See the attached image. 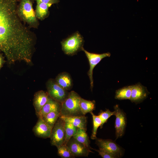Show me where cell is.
<instances>
[{"mask_svg": "<svg viewBox=\"0 0 158 158\" xmlns=\"http://www.w3.org/2000/svg\"><path fill=\"white\" fill-rule=\"evenodd\" d=\"M17 0H0V50L9 65L23 61L34 48L33 34L17 12Z\"/></svg>", "mask_w": 158, "mask_h": 158, "instance_id": "6da1fadb", "label": "cell"}, {"mask_svg": "<svg viewBox=\"0 0 158 158\" xmlns=\"http://www.w3.org/2000/svg\"><path fill=\"white\" fill-rule=\"evenodd\" d=\"M33 0H20L17 12L21 20L30 27L37 28L39 23L33 7Z\"/></svg>", "mask_w": 158, "mask_h": 158, "instance_id": "7a4b0ae2", "label": "cell"}, {"mask_svg": "<svg viewBox=\"0 0 158 158\" xmlns=\"http://www.w3.org/2000/svg\"><path fill=\"white\" fill-rule=\"evenodd\" d=\"M80 97L74 91L69 92L68 97L61 103L60 116H68L83 115L80 106Z\"/></svg>", "mask_w": 158, "mask_h": 158, "instance_id": "3957f363", "label": "cell"}, {"mask_svg": "<svg viewBox=\"0 0 158 158\" xmlns=\"http://www.w3.org/2000/svg\"><path fill=\"white\" fill-rule=\"evenodd\" d=\"M84 42L83 38L76 31L61 42L62 49L64 54L73 56L82 51Z\"/></svg>", "mask_w": 158, "mask_h": 158, "instance_id": "277c9868", "label": "cell"}, {"mask_svg": "<svg viewBox=\"0 0 158 158\" xmlns=\"http://www.w3.org/2000/svg\"><path fill=\"white\" fill-rule=\"evenodd\" d=\"M65 123L59 117L52 129L50 136L51 145L57 147L64 144L66 138Z\"/></svg>", "mask_w": 158, "mask_h": 158, "instance_id": "5b68a950", "label": "cell"}, {"mask_svg": "<svg viewBox=\"0 0 158 158\" xmlns=\"http://www.w3.org/2000/svg\"><path fill=\"white\" fill-rule=\"evenodd\" d=\"M47 92L49 96L54 100L62 103L68 97L69 92L61 87L55 79H49L46 83Z\"/></svg>", "mask_w": 158, "mask_h": 158, "instance_id": "8992f818", "label": "cell"}, {"mask_svg": "<svg viewBox=\"0 0 158 158\" xmlns=\"http://www.w3.org/2000/svg\"><path fill=\"white\" fill-rule=\"evenodd\" d=\"M95 143L99 149L106 151L112 154L116 158L122 157L124 151L116 142L111 139H104L97 138Z\"/></svg>", "mask_w": 158, "mask_h": 158, "instance_id": "52a82bcc", "label": "cell"}, {"mask_svg": "<svg viewBox=\"0 0 158 158\" xmlns=\"http://www.w3.org/2000/svg\"><path fill=\"white\" fill-rule=\"evenodd\" d=\"M82 51L85 53L89 63L90 69L87 72V75L90 81V89L92 91L93 87V72L94 68L102 59L110 57L111 54L109 52L102 54L91 53L85 50L83 47L82 48Z\"/></svg>", "mask_w": 158, "mask_h": 158, "instance_id": "ba28073f", "label": "cell"}, {"mask_svg": "<svg viewBox=\"0 0 158 158\" xmlns=\"http://www.w3.org/2000/svg\"><path fill=\"white\" fill-rule=\"evenodd\" d=\"M114 115L116 116L115 123L116 139L121 138L124 135L127 124V118L125 113L118 104L114 106Z\"/></svg>", "mask_w": 158, "mask_h": 158, "instance_id": "9c48e42d", "label": "cell"}, {"mask_svg": "<svg viewBox=\"0 0 158 158\" xmlns=\"http://www.w3.org/2000/svg\"><path fill=\"white\" fill-rule=\"evenodd\" d=\"M66 145L75 157H88L90 152H92L73 137L70 138Z\"/></svg>", "mask_w": 158, "mask_h": 158, "instance_id": "30bf717a", "label": "cell"}, {"mask_svg": "<svg viewBox=\"0 0 158 158\" xmlns=\"http://www.w3.org/2000/svg\"><path fill=\"white\" fill-rule=\"evenodd\" d=\"M147 88L140 83L131 85L130 100L132 102L138 104L145 99L149 94Z\"/></svg>", "mask_w": 158, "mask_h": 158, "instance_id": "8fae6325", "label": "cell"}, {"mask_svg": "<svg viewBox=\"0 0 158 158\" xmlns=\"http://www.w3.org/2000/svg\"><path fill=\"white\" fill-rule=\"evenodd\" d=\"M52 129L42 118L38 117L37 123L32 129V131L35 136L47 138H50Z\"/></svg>", "mask_w": 158, "mask_h": 158, "instance_id": "7c38bea8", "label": "cell"}, {"mask_svg": "<svg viewBox=\"0 0 158 158\" xmlns=\"http://www.w3.org/2000/svg\"><path fill=\"white\" fill-rule=\"evenodd\" d=\"M49 97L47 92L42 90L35 93L33 99V105L37 116L41 109L48 100Z\"/></svg>", "mask_w": 158, "mask_h": 158, "instance_id": "4fadbf2b", "label": "cell"}, {"mask_svg": "<svg viewBox=\"0 0 158 158\" xmlns=\"http://www.w3.org/2000/svg\"><path fill=\"white\" fill-rule=\"evenodd\" d=\"M59 117L64 122L69 123L78 128L87 130V119L85 115L68 116H60Z\"/></svg>", "mask_w": 158, "mask_h": 158, "instance_id": "5bb4252c", "label": "cell"}, {"mask_svg": "<svg viewBox=\"0 0 158 158\" xmlns=\"http://www.w3.org/2000/svg\"><path fill=\"white\" fill-rule=\"evenodd\" d=\"M61 103L51 98L49 96L46 103L41 109L37 116L41 117L44 115L52 111L60 112Z\"/></svg>", "mask_w": 158, "mask_h": 158, "instance_id": "9a60e30c", "label": "cell"}, {"mask_svg": "<svg viewBox=\"0 0 158 158\" xmlns=\"http://www.w3.org/2000/svg\"><path fill=\"white\" fill-rule=\"evenodd\" d=\"M55 80L61 87L66 90H70L72 88L73 80L68 73L64 72L60 73L56 76Z\"/></svg>", "mask_w": 158, "mask_h": 158, "instance_id": "2e32d148", "label": "cell"}, {"mask_svg": "<svg viewBox=\"0 0 158 158\" xmlns=\"http://www.w3.org/2000/svg\"><path fill=\"white\" fill-rule=\"evenodd\" d=\"M51 5L41 2L37 3L35 12L37 18L43 20L47 17L49 14V8Z\"/></svg>", "mask_w": 158, "mask_h": 158, "instance_id": "e0dca14e", "label": "cell"}, {"mask_svg": "<svg viewBox=\"0 0 158 158\" xmlns=\"http://www.w3.org/2000/svg\"><path fill=\"white\" fill-rule=\"evenodd\" d=\"M86 131V130L78 128L76 133L73 137L91 150L92 148L90 146V140Z\"/></svg>", "mask_w": 158, "mask_h": 158, "instance_id": "ac0fdd59", "label": "cell"}, {"mask_svg": "<svg viewBox=\"0 0 158 158\" xmlns=\"http://www.w3.org/2000/svg\"><path fill=\"white\" fill-rule=\"evenodd\" d=\"M96 102L95 100H88L81 97L80 101V106L83 115L92 112L95 109Z\"/></svg>", "mask_w": 158, "mask_h": 158, "instance_id": "d6986e66", "label": "cell"}, {"mask_svg": "<svg viewBox=\"0 0 158 158\" xmlns=\"http://www.w3.org/2000/svg\"><path fill=\"white\" fill-rule=\"evenodd\" d=\"M131 93V85L125 86L117 90L115 98L121 100L130 99Z\"/></svg>", "mask_w": 158, "mask_h": 158, "instance_id": "ffe728a7", "label": "cell"}, {"mask_svg": "<svg viewBox=\"0 0 158 158\" xmlns=\"http://www.w3.org/2000/svg\"><path fill=\"white\" fill-rule=\"evenodd\" d=\"M60 116V111H56L51 112L41 118L52 129Z\"/></svg>", "mask_w": 158, "mask_h": 158, "instance_id": "44dd1931", "label": "cell"}, {"mask_svg": "<svg viewBox=\"0 0 158 158\" xmlns=\"http://www.w3.org/2000/svg\"><path fill=\"white\" fill-rule=\"evenodd\" d=\"M78 128L69 123L65 122L66 138L64 144L66 145L70 138L75 135Z\"/></svg>", "mask_w": 158, "mask_h": 158, "instance_id": "7402d4cb", "label": "cell"}, {"mask_svg": "<svg viewBox=\"0 0 158 158\" xmlns=\"http://www.w3.org/2000/svg\"><path fill=\"white\" fill-rule=\"evenodd\" d=\"M90 113L92 116L93 125L91 138L92 140H95L97 138L96 135L97 129L100 126L102 122L98 116L94 114L92 112Z\"/></svg>", "mask_w": 158, "mask_h": 158, "instance_id": "603a6c76", "label": "cell"}, {"mask_svg": "<svg viewBox=\"0 0 158 158\" xmlns=\"http://www.w3.org/2000/svg\"><path fill=\"white\" fill-rule=\"evenodd\" d=\"M58 155L63 158H73L75 157L73 155L66 144H63L57 147Z\"/></svg>", "mask_w": 158, "mask_h": 158, "instance_id": "cb8c5ba5", "label": "cell"}, {"mask_svg": "<svg viewBox=\"0 0 158 158\" xmlns=\"http://www.w3.org/2000/svg\"><path fill=\"white\" fill-rule=\"evenodd\" d=\"M114 111H111L109 109H106L105 111H100L98 115L101 121L100 128H103L104 124L106 123L108 119L112 116L114 115Z\"/></svg>", "mask_w": 158, "mask_h": 158, "instance_id": "d4e9b609", "label": "cell"}, {"mask_svg": "<svg viewBox=\"0 0 158 158\" xmlns=\"http://www.w3.org/2000/svg\"><path fill=\"white\" fill-rule=\"evenodd\" d=\"M94 150L97 152L99 155L103 158H116L112 154L103 150L100 149L99 150Z\"/></svg>", "mask_w": 158, "mask_h": 158, "instance_id": "484cf974", "label": "cell"}, {"mask_svg": "<svg viewBox=\"0 0 158 158\" xmlns=\"http://www.w3.org/2000/svg\"><path fill=\"white\" fill-rule=\"evenodd\" d=\"M37 3L41 2L47 4H57L59 1V0H33Z\"/></svg>", "mask_w": 158, "mask_h": 158, "instance_id": "4316f807", "label": "cell"}, {"mask_svg": "<svg viewBox=\"0 0 158 158\" xmlns=\"http://www.w3.org/2000/svg\"><path fill=\"white\" fill-rule=\"evenodd\" d=\"M5 61L2 55L0 53V70L3 66Z\"/></svg>", "mask_w": 158, "mask_h": 158, "instance_id": "83f0119b", "label": "cell"}]
</instances>
